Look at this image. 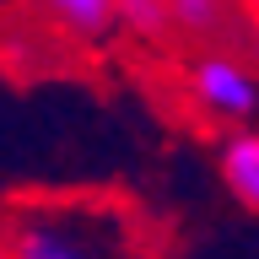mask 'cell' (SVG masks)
<instances>
[{"label":"cell","mask_w":259,"mask_h":259,"mask_svg":"<svg viewBox=\"0 0 259 259\" xmlns=\"http://www.w3.org/2000/svg\"><path fill=\"white\" fill-rule=\"evenodd\" d=\"M6 259H124L108 232L76 216H22L6 232Z\"/></svg>","instance_id":"1"},{"label":"cell","mask_w":259,"mask_h":259,"mask_svg":"<svg viewBox=\"0 0 259 259\" xmlns=\"http://www.w3.org/2000/svg\"><path fill=\"white\" fill-rule=\"evenodd\" d=\"M189 97L216 119H248L259 108V76L227 54H205L189 65Z\"/></svg>","instance_id":"2"},{"label":"cell","mask_w":259,"mask_h":259,"mask_svg":"<svg viewBox=\"0 0 259 259\" xmlns=\"http://www.w3.org/2000/svg\"><path fill=\"white\" fill-rule=\"evenodd\" d=\"M44 16H49L60 32L87 38V44H97V38H108V32L119 27L113 0H44Z\"/></svg>","instance_id":"3"},{"label":"cell","mask_w":259,"mask_h":259,"mask_svg":"<svg viewBox=\"0 0 259 259\" xmlns=\"http://www.w3.org/2000/svg\"><path fill=\"white\" fill-rule=\"evenodd\" d=\"M222 178L248 210H259V130H238L222 146Z\"/></svg>","instance_id":"4"},{"label":"cell","mask_w":259,"mask_h":259,"mask_svg":"<svg viewBox=\"0 0 259 259\" xmlns=\"http://www.w3.org/2000/svg\"><path fill=\"white\" fill-rule=\"evenodd\" d=\"M162 11H167V32L210 38L232 22V0H162Z\"/></svg>","instance_id":"5"},{"label":"cell","mask_w":259,"mask_h":259,"mask_svg":"<svg viewBox=\"0 0 259 259\" xmlns=\"http://www.w3.org/2000/svg\"><path fill=\"white\" fill-rule=\"evenodd\" d=\"M113 11H119V22H124L130 32H141V38H162V32H167L162 0H113Z\"/></svg>","instance_id":"6"}]
</instances>
